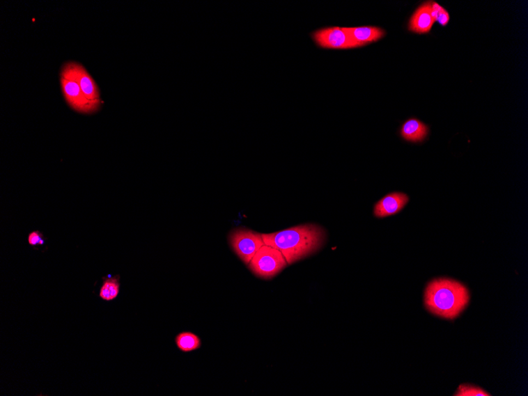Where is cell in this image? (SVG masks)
I'll list each match as a JSON object with an SVG mask.
<instances>
[{
	"mask_svg": "<svg viewBox=\"0 0 528 396\" xmlns=\"http://www.w3.org/2000/svg\"><path fill=\"white\" fill-rule=\"evenodd\" d=\"M262 237L264 244L279 250L287 264L291 265L318 252L325 243L327 235L318 225L304 224L262 235Z\"/></svg>",
	"mask_w": 528,
	"mask_h": 396,
	"instance_id": "obj_1",
	"label": "cell"
},
{
	"mask_svg": "<svg viewBox=\"0 0 528 396\" xmlns=\"http://www.w3.org/2000/svg\"><path fill=\"white\" fill-rule=\"evenodd\" d=\"M468 290L459 282L451 279H436L426 290V306L432 313L446 319L458 317L468 304Z\"/></svg>",
	"mask_w": 528,
	"mask_h": 396,
	"instance_id": "obj_2",
	"label": "cell"
},
{
	"mask_svg": "<svg viewBox=\"0 0 528 396\" xmlns=\"http://www.w3.org/2000/svg\"><path fill=\"white\" fill-rule=\"evenodd\" d=\"M288 265L279 250L264 244L251 260L249 269L256 277L271 279Z\"/></svg>",
	"mask_w": 528,
	"mask_h": 396,
	"instance_id": "obj_3",
	"label": "cell"
},
{
	"mask_svg": "<svg viewBox=\"0 0 528 396\" xmlns=\"http://www.w3.org/2000/svg\"><path fill=\"white\" fill-rule=\"evenodd\" d=\"M228 242L234 253L247 265L256 253L265 244L262 235L246 228H238L231 231L228 235Z\"/></svg>",
	"mask_w": 528,
	"mask_h": 396,
	"instance_id": "obj_4",
	"label": "cell"
},
{
	"mask_svg": "<svg viewBox=\"0 0 528 396\" xmlns=\"http://www.w3.org/2000/svg\"><path fill=\"white\" fill-rule=\"evenodd\" d=\"M60 80L64 99L75 111L84 114H91L98 111L100 107L88 100L77 81L68 77L63 71H61Z\"/></svg>",
	"mask_w": 528,
	"mask_h": 396,
	"instance_id": "obj_5",
	"label": "cell"
},
{
	"mask_svg": "<svg viewBox=\"0 0 528 396\" xmlns=\"http://www.w3.org/2000/svg\"><path fill=\"white\" fill-rule=\"evenodd\" d=\"M61 71L77 81L88 100L101 108L102 102L98 85L81 64L73 61L67 62L63 64Z\"/></svg>",
	"mask_w": 528,
	"mask_h": 396,
	"instance_id": "obj_6",
	"label": "cell"
},
{
	"mask_svg": "<svg viewBox=\"0 0 528 396\" xmlns=\"http://www.w3.org/2000/svg\"><path fill=\"white\" fill-rule=\"evenodd\" d=\"M314 42L324 49H349L359 48L345 27H328L313 33Z\"/></svg>",
	"mask_w": 528,
	"mask_h": 396,
	"instance_id": "obj_7",
	"label": "cell"
},
{
	"mask_svg": "<svg viewBox=\"0 0 528 396\" xmlns=\"http://www.w3.org/2000/svg\"><path fill=\"white\" fill-rule=\"evenodd\" d=\"M409 201V197L402 192H393L375 203L374 214L377 218H386L401 211Z\"/></svg>",
	"mask_w": 528,
	"mask_h": 396,
	"instance_id": "obj_8",
	"label": "cell"
},
{
	"mask_svg": "<svg viewBox=\"0 0 528 396\" xmlns=\"http://www.w3.org/2000/svg\"><path fill=\"white\" fill-rule=\"evenodd\" d=\"M432 15V2H426L415 10L409 21V31L418 34L430 33L435 23Z\"/></svg>",
	"mask_w": 528,
	"mask_h": 396,
	"instance_id": "obj_9",
	"label": "cell"
},
{
	"mask_svg": "<svg viewBox=\"0 0 528 396\" xmlns=\"http://www.w3.org/2000/svg\"><path fill=\"white\" fill-rule=\"evenodd\" d=\"M359 47L378 42L385 36L383 29L375 26L345 27Z\"/></svg>",
	"mask_w": 528,
	"mask_h": 396,
	"instance_id": "obj_10",
	"label": "cell"
},
{
	"mask_svg": "<svg viewBox=\"0 0 528 396\" xmlns=\"http://www.w3.org/2000/svg\"><path fill=\"white\" fill-rule=\"evenodd\" d=\"M429 132L428 127L418 119H409L401 127V136L412 143L424 141Z\"/></svg>",
	"mask_w": 528,
	"mask_h": 396,
	"instance_id": "obj_11",
	"label": "cell"
},
{
	"mask_svg": "<svg viewBox=\"0 0 528 396\" xmlns=\"http://www.w3.org/2000/svg\"><path fill=\"white\" fill-rule=\"evenodd\" d=\"M176 344L183 352L196 351L201 347V340L192 333H180L175 339Z\"/></svg>",
	"mask_w": 528,
	"mask_h": 396,
	"instance_id": "obj_12",
	"label": "cell"
},
{
	"mask_svg": "<svg viewBox=\"0 0 528 396\" xmlns=\"http://www.w3.org/2000/svg\"><path fill=\"white\" fill-rule=\"evenodd\" d=\"M120 293V281L118 277L104 278L99 296L104 301H111L117 298Z\"/></svg>",
	"mask_w": 528,
	"mask_h": 396,
	"instance_id": "obj_13",
	"label": "cell"
},
{
	"mask_svg": "<svg viewBox=\"0 0 528 396\" xmlns=\"http://www.w3.org/2000/svg\"><path fill=\"white\" fill-rule=\"evenodd\" d=\"M432 15L434 20L440 25L445 26L449 24L450 16L448 11L436 2H432Z\"/></svg>",
	"mask_w": 528,
	"mask_h": 396,
	"instance_id": "obj_14",
	"label": "cell"
},
{
	"mask_svg": "<svg viewBox=\"0 0 528 396\" xmlns=\"http://www.w3.org/2000/svg\"><path fill=\"white\" fill-rule=\"evenodd\" d=\"M456 396H490L482 388L473 387L470 386H460Z\"/></svg>",
	"mask_w": 528,
	"mask_h": 396,
	"instance_id": "obj_15",
	"label": "cell"
},
{
	"mask_svg": "<svg viewBox=\"0 0 528 396\" xmlns=\"http://www.w3.org/2000/svg\"><path fill=\"white\" fill-rule=\"evenodd\" d=\"M28 243L29 246H43L45 244V239L43 235L38 231H33L28 236Z\"/></svg>",
	"mask_w": 528,
	"mask_h": 396,
	"instance_id": "obj_16",
	"label": "cell"
}]
</instances>
